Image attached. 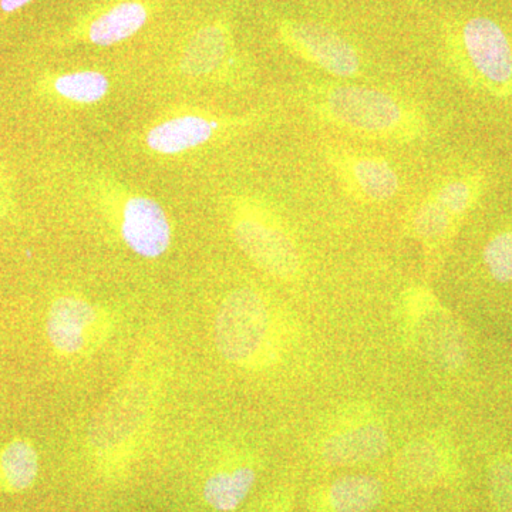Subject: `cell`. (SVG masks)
Masks as SVG:
<instances>
[{"mask_svg": "<svg viewBox=\"0 0 512 512\" xmlns=\"http://www.w3.org/2000/svg\"><path fill=\"white\" fill-rule=\"evenodd\" d=\"M484 264L495 281L500 284L512 281V229L490 239L484 249Z\"/></svg>", "mask_w": 512, "mask_h": 512, "instance_id": "21", "label": "cell"}, {"mask_svg": "<svg viewBox=\"0 0 512 512\" xmlns=\"http://www.w3.org/2000/svg\"><path fill=\"white\" fill-rule=\"evenodd\" d=\"M255 484V471L251 467H238L231 471L212 474L204 484V500L214 510L234 511L247 498Z\"/></svg>", "mask_w": 512, "mask_h": 512, "instance_id": "15", "label": "cell"}, {"mask_svg": "<svg viewBox=\"0 0 512 512\" xmlns=\"http://www.w3.org/2000/svg\"><path fill=\"white\" fill-rule=\"evenodd\" d=\"M127 247L143 258H158L170 248L171 227L161 205L150 198L127 201L121 222Z\"/></svg>", "mask_w": 512, "mask_h": 512, "instance_id": "9", "label": "cell"}, {"mask_svg": "<svg viewBox=\"0 0 512 512\" xmlns=\"http://www.w3.org/2000/svg\"><path fill=\"white\" fill-rule=\"evenodd\" d=\"M325 158L340 187L353 200L363 204H383L400 192V175L382 156L328 146Z\"/></svg>", "mask_w": 512, "mask_h": 512, "instance_id": "6", "label": "cell"}, {"mask_svg": "<svg viewBox=\"0 0 512 512\" xmlns=\"http://www.w3.org/2000/svg\"><path fill=\"white\" fill-rule=\"evenodd\" d=\"M281 33L296 56L329 76L349 80L362 74V62L355 47L332 30L311 23H286Z\"/></svg>", "mask_w": 512, "mask_h": 512, "instance_id": "8", "label": "cell"}, {"mask_svg": "<svg viewBox=\"0 0 512 512\" xmlns=\"http://www.w3.org/2000/svg\"><path fill=\"white\" fill-rule=\"evenodd\" d=\"M30 2H32V0H0V10L9 15V13L25 8Z\"/></svg>", "mask_w": 512, "mask_h": 512, "instance_id": "23", "label": "cell"}, {"mask_svg": "<svg viewBox=\"0 0 512 512\" xmlns=\"http://www.w3.org/2000/svg\"><path fill=\"white\" fill-rule=\"evenodd\" d=\"M382 497V483L370 476L339 478L329 490L330 507L335 512H370Z\"/></svg>", "mask_w": 512, "mask_h": 512, "instance_id": "16", "label": "cell"}, {"mask_svg": "<svg viewBox=\"0 0 512 512\" xmlns=\"http://www.w3.org/2000/svg\"><path fill=\"white\" fill-rule=\"evenodd\" d=\"M109 328V318L93 303L77 296L56 299L47 313L50 345L66 357L92 352L106 338Z\"/></svg>", "mask_w": 512, "mask_h": 512, "instance_id": "7", "label": "cell"}, {"mask_svg": "<svg viewBox=\"0 0 512 512\" xmlns=\"http://www.w3.org/2000/svg\"><path fill=\"white\" fill-rule=\"evenodd\" d=\"M39 456L28 440L15 439L0 451V490L22 493L35 484Z\"/></svg>", "mask_w": 512, "mask_h": 512, "instance_id": "13", "label": "cell"}, {"mask_svg": "<svg viewBox=\"0 0 512 512\" xmlns=\"http://www.w3.org/2000/svg\"><path fill=\"white\" fill-rule=\"evenodd\" d=\"M397 470L410 484L433 483L441 471V458L436 447L430 443H414L404 448L397 461Z\"/></svg>", "mask_w": 512, "mask_h": 512, "instance_id": "19", "label": "cell"}, {"mask_svg": "<svg viewBox=\"0 0 512 512\" xmlns=\"http://www.w3.org/2000/svg\"><path fill=\"white\" fill-rule=\"evenodd\" d=\"M220 128L217 121L200 116L175 117L147 134V144L160 154H178L207 143Z\"/></svg>", "mask_w": 512, "mask_h": 512, "instance_id": "11", "label": "cell"}, {"mask_svg": "<svg viewBox=\"0 0 512 512\" xmlns=\"http://www.w3.org/2000/svg\"><path fill=\"white\" fill-rule=\"evenodd\" d=\"M389 437L382 427L363 426L330 437L323 444V458L332 466H353L382 457Z\"/></svg>", "mask_w": 512, "mask_h": 512, "instance_id": "10", "label": "cell"}, {"mask_svg": "<svg viewBox=\"0 0 512 512\" xmlns=\"http://www.w3.org/2000/svg\"><path fill=\"white\" fill-rule=\"evenodd\" d=\"M271 312L252 289L229 293L214 322L215 346L227 362L241 367L261 363L271 346Z\"/></svg>", "mask_w": 512, "mask_h": 512, "instance_id": "3", "label": "cell"}, {"mask_svg": "<svg viewBox=\"0 0 512 512\" xmlns=\"http://www.w3.org/2000/svg\"><path fill=\"white\" fill-rule=\"evenodd\" d=\"M146 6L138 2H123L94 20L89 39L94 45L111 46L123 42L146 25Z\"/></svg>", "mask_w": 512, "mask_h": 512, "instance_id": "12", "label": "cell"}, {"mask_svg": "<svg viewBox=\"0 0 512 512\" xmlns=\"http://www.w3.org/2000/svg\"><path fill=\"white\" fill-rule=\"evenodd\" d=\"M150 403L148 384L128 380L93 417L87 439L94 460L104 473L114 476L126 468L146 427Z\"/></svg>", "mask_w": 512, "mask_h": 512, "instance_id": "2", "label": "cell"}, {"mask_svg": "<svg viewBox=\"0 0 512 512\" xmlns=\"http://www.w3.org/2000/svg\"><path fill=\"white\" fill-rule=\"evenodd\" d=\"M483 192V178L480 175H464L444 181L434 187L430 194L446 208L448 214L460 222L477 204Z\"/></svg>", "mask_w": 512, "mask_h": 512, "instance_id": "18", "label": "cell"}, {"mask_svg": "<svg viewBox=\"0 0 512 512\" xmlns=\"http://www.w3.org/2000/svg\"><path fill=\"white\" fill-rule=\"evenodd\" d=\"M458 45L460 49H451V59L468 82L495 97L512 96V47L497 23L487 18L468 20Z\"/></svg>", "mask_w": 512, "mask_h": 512, "instance_id": "4", "label": "cell"}, {"mask_svg": "<svg viewBox=\"0 0 512 512\" xmlns=\"http://www.w3.org/2000/svg\"><path fill=\"white\" fill-rule=\"evenodd\" d=\"M491 495L500 512H512V461L500 460L490 470Z\"/></svg>", "mask_w": 512, "mask_h": 512, "instance_id": "22", "label": "cell"}, {"mask_svg": "<svg viewBox=\"0 0 512 512\" xmlns=\"http://www.w3.org/2000/svg\"><path fill=\"white\" fill-rule=\"evenodd\" d=\"M232 231L239 248L266 274L289 281L301 272L295 241L269 212L242 205L235 211Z\"/></svg>", "mask_w": 512, "mask_h": 512, "instance_id": "5", "label": "cell"}, {"mask_svg": "<svg viewBox=\"0 0 512 512\" xmlns=\"http://www.w3.org/2000/svg\"><path fill=\"white\" fill-rule=\"evenodd\" d=\"M56 92L76 103H97L109 92V80L97 72L63 74L55 82Z\"/></svg>", "mask_w": 512, "mask_h": 512, "instance_id": "20", "label": "cell"}, {"mask_svg": "<svg viewBox=\"0 0 512 512\" xmlns=\"http://www.w3.org/2000/svg\"><path fill=\"white\" fill-rule=\"evenodd\" d=\"M457 224L458 221L448 214L446 208L430 192L416 205L410 218L414 237L430 248L444 244Z\"/></svg>", "mask_w": 512, "mask_h": 512, "instance_id": "17", "label": "cell"}, {"mask_svg": "<svg viewBox=\"0 0 512 512\" xmlns=\"http://www.w3.org/2000/svg\"><path fill=\"white\" fill-rule=\"evenodd\" d=\"M308 101L319 121L363 140L413 144L430 133L420 107L376 87L320 82L309 87Z\"/></svg>", "mask_w": 512, "mask_h": 512, "instance_id": "1", "label": "cell"}, {"mask_svg": "<svg viewBox=\"0 0 512 512\" xmlns=\"http://www.w3.org/2000/svg\"><path fill=\"white\" fill-rule=\"evenodd\" d=\"M229 56V39L224 29L211 26L192 39L183 59V70L194 76H208L224 66Z\"/></svg>", "mask_w": 512, "mask_h": 512, "instance_id": "14", "label": "cell"}]
</instances>
